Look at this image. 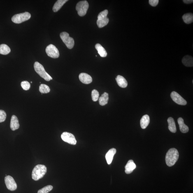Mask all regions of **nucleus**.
<instances>
[{"label":"nucleus","instance_id":"obj_3","mask_svg":"<svg viewBox=\"0 0 193 193\" xmlns=\"http://www.w3.org/2000/svg\"><path fill=\"white\" fill-rule=\"evenodd\" d=\"M35 71L42 78L47 81L53 79L45 71L43 65L38 62H35L34 65Z\"/></svg>","mask_w":193,"mask_h":193},{"label":"nucleus","instance_id":"obj_25","mask_svg":"<svg viewBox=\"0 0 193 193\" xmlns=\"http://www.w3.org/2000/svg\"><path fill=\"white\" fill-rule=\"evenodd\" d=\"M11 50L8 45L5 44L0 45V54L3 55H7L10 53Z\"/></svg>","mask_w":193,"mask_h":193},{"label":"nucleus","instance_id":"obj_2","mask_svg":"<svg viewBox=\"0 0 193 193\" xmlns=\"http://www.w3.org/2000/svg\"><path fill=\"white\" fill-rule=\"evenodd\" d=\"M47 171V168L45 165L42 164L37 165L33 170V179L34 181H38L42 178L46 174Z\"/></svg>","mask_w":193,"mask_h":193},{"label":"nucleus","instance_id":"obj_30","mask_svg":"<svg viewBox=\"0 0 193 193\" xmlns=\"http://www.w3.org/2000/svg\"><path fill=\"white\" fill-rule=\"evenodd\" d=\"M7 114L4 110H0V123L4 122L6 120Z\"/></svg>","mask_w":193,"mask_h":193},{"label":"nucleus","instance_id":"obj_24","mask_svg":"<svg viewBox=\"0 0 193 193\" xmlns=\"http://www.w3.org/2000/svg\"><path fill=\"white\" fill-rule=\"evenodd\" d=\"M182 19L186 24H189L193 22V15L192 13H186L182 16Z\"/></svg>","mask_w":193,"mask_h":193},{"label":"nucleus","instance_id":"obj_31","mask_svg":"<svg viewBox=\"0 0 193 193\" xmlns=\"http://www.w3.org/2000/svg\"><path fill=\"white\" fill-rule=\"evenodd\" d=\"M159 0H150L149 1V4L153 7H156L158 4Z\"/></svg>","mask_w":193,"mask_h":193},{"label":"nucleus","instance_id":"obj_11","mask_svg":"<svg viewBox=\"0 0 193 193\" xmlns=\"http://www.w3.org/2000/svg\"><path fill=\"white\" fill-rule=\"evenodd\" d=\"M171 96L172 99L177 104L183 106L187 105V101L176 92L173 91L171 93Z\"/></svg>","mask_w":193,"mask_h":193},{"label":"nucleus","instance_id":"obj_15","mask_svg":"<svg viewBox=\"0 0 193 193\" xmlns=\"http://www.w3.org/2000/svg\"><path fill=\"white\" fill-rule=\"evenodd\" d=\"M182 63L187 67H192L193 66V58L191 56L186 55L182 59Z\"/></svg>","mask_w":193,"mask_h":193},{"label":"nucleus","instance_id":"obj_19","mask_svg":"<svg viewBox=\"0 0 193 193\" xmlns=\"http://www.w3.org/2000/svg\"><path fill=\"white\" fill-rule=\"evenodd\" d=\"M150 122V118L149 116L147 115L143 116L140 120V125L142 129H146Z\"/></svg>","mask_w":193,"mask_h":193},{"label":"nucleus","instance_id":"obj_28","mask_svg":"<svg viewBox=\"0 0 193 193\" xmlns=\"http://www.w3.org/2000/svg\"><path fill=\"white\" fill-rule=\"evenodd\" d=\"M91 96H92V100L96 102L99 99V93L97 90L94 89L92 91Z\"/></svg>","mask_w":193,"mask_h":193},{"label":"nucleus","instance_id":"obj_14","mask_svg":"<svg viewBox=\"0 0 193 193\" xmlns=\"http://www.w3.org/2000/svg\"><path fill=\"white\" fill-rule=\"evenodd\" d=\"M136 167V164L132 160L128 161L125 167V173L127 174L132 173L133 170Z\"/></svg>","mask_w":193,"mask_h":193},{"label":"nucleus","instance_id":"obj_16","mask_svg":"<svg viewBox=\"0 0 193 193\" xmlns=\"http://www.w3.org/2000/svg\"><path fill=\"white\" fill-rule=\"evenodd\" d=\"M116 80L117 83L120 87L122 88H125L127 87V82L124 77L120 75H117Z\"/></svg>","mask_w":193,"mask_h":193},{"label":"nucleus","instance_id":"obj_23","mask_svg":"<svg viewBox=\"0 0 193 193\" xmlns=\"http://www.w3.org/2000/svg\"><path fill=\"white\" fill-rule=\"evenodd\" d=\"M99 99V105L102 106H105L108 103L109 99L108 94L105 92L102 95Z\"/></svg>","mask_w":193,"mask_h":193},{"label":"nucleus","instance_id":"obj_17","mask_svg":"<svg viewBox=\"0 0 193 193\" xmlns=\"http://www.w3.org/2000/svg\"><path fill=\"white\" fill-rule=\"evenodd\" d=\"M116 152V150L115 148H112L108 151L106 155V159L107 163L108 164H111L113 160L114 156Z\"/></svg>","mask_w":193,"mask_h":193},{"label":"nucleus","instance_id":"obj_7","mask_svg":"<svg viewBox=\"0 0 193 193\" xmlns=\"http://www.w3.org/2000/svg\"><path fill=\"white\" fill-rule=\"evenodd\" d=\"M61 39L68 48L71 49L74 46L75 42L72 38L69 37V34L66 32L61 33L60 35Z\"/></svg>","mask_w":193,"mask_h":193},{"label":"nucleus","instance_id":"obj_5","mask_svg":"<svg viewBox=\"0 0 193 193\" xmlns=\"http://www.w3.org/2000/svg\"><path fill=\"white\" fill-rule=\"evenodd\" d=\"M31 18V15L29 12L17 14L12 17V22L16 24H20L29 20Z\"/></svg>","mask_w":193,"mask_h":193},{"label":"nucleus","instance_id":"obj_1","mask_svg":"<svg viewBox=\"0 0 193 193\" xmlns=\"http://www.w3.org/2000/svg\"><path fill=\"white\" fill-rule=\"evenodd\" d=\"M179 158V153L176 148H172L167 153L166 162L168 166L171 167L175 165Z\"/></svg>","mask_w":193,"mask_h":193},{"label":"nucleus","instance_id":"obj_10","mask_svg":"<svg viewBox=\"0 0 193 193\" xmlns=\"http://www.w3.org/2000/svg\"><path fill=\"white\" fill-rule=\"evenodd\" d=\"M5 182L9 190L14 191L17 189V184L13 177L10 176H6L5 178Z\"/></svg>","mask_w":193,"mask_h":193},{"label":"nucleus","instance_id":"obj_26","mask_svg":"<svg viewBox=\"0 0 193 193\" xmlns=\"http://www.w3.org/2000/svg\"><path fill=\"white\" fill-rule=\"evenodd\" d=\"M39 92L42 94H47L50 92V89L48 86L45 84H41L39 87Z\"/></svg>","mask_w":193,"mask_h":193},{"label":"nucleus","instance_id":"obj_18","mask_svg":"<svg viewBox=\"0 0 193 193\" xmlns=\"http://www.w3.org/2000/svg\"><path fill=\"white\" fill-rule=\"evenodd\" d=\"M178 122L179 126L181 132L183 133H186L189 131V128L184 123L183 119L180 117L178 119Z\"/></svg>","mask_w":193,"mask_h":193},{"label":"nucleus","instance_id":"obj_33","mask_svg":"<svg viewBox=\"0 0 193 193\" xmlns=\"http://www.w3.org/2000/svg\"><path fill=\"white\" fill-rule=\"evenodd\" d=\"M32 83V82H31V83Z\"/></svg>","mask_w":193,"mask_h":193},{"label":"nucleus","instance_id":"obj_27","mask_svg":"<svg viewBox=\"0 0 193 193\" xmlns=\"http://www.w3.org/2000/svg\"><path fill=\"white\" fill-rule=\"evenodd\" d=\"M53 189V187L51 185H48L39 189L38 193H48Z\"/></svg>","mask_w":193,"mask_h":193},{"label":"nucleus","instance_id":"obj_12","mask_svg":"<svg viewBox=\"0 0 193 193\" xmlns=\"http://www.w3.org/2000/svg\"><path fill=\"white\" fill-rule=\"evenodd\" d=\"M79 78L80 81L84 84H90L92 81V77L86 73H80L79 76Z\"/></svg>","mask_w":193,"mask_h":193},{"label":"nucleus","instance_id":"obj_8","mask_svg":"<svg viewBox=\"0 0 193 193\" xmlns=\"http://www.w3.org/2000/svg\"><path fill=\"white\" fill-rule=\"evenodd\" d=\"M45 52L49 57L53 58H57L59 57L58 50L55 45L50 44L48 45L45 49Z\"/></svg>","mask_w":193,"mask_h":193},{"label":"nucleus","instance_id":"obj_13","mask_svg":"<svg viewBox=\"0 0 193 193\" xmlns=\"http://www.w3.org/2000/svg\"><path fill=\"white\" fill-rule=\"evenodd\" d=\"M19 120L17 117L15 115L12 116L10 121V129L12 131H15L19 129Z\"/></svg>","mask_w":193,"mask_h":193},{"label":"nucleus","instance_id":"obj_22","mask_svg":"<svg viewBox=\"0 0 193 193\" xmlns=\"http://www.w3.org/2000/svg\"><path fill=\"white\" fill-rule=\"evenodd\" d=\"M95 48L101 57H106L107 55L106 51L100 44H96L95 45Z\"/></svg>","mask_w":193,"mask_h":193},{"label":"nucleus","instance_id":"obj_6","mask_svg":"<svg viewBox=\"0 0 193 193\" xmlns=\"http://www.w3.org/2000/svg\"><path fill=\"white\" fill-rule=\"evenodd\" d=\"M89 8V4L86 1H80L77 3L76 6V10L78 14L80 16L83 17L87 13Z\"/></svg>","mask_w":193,"mask_h":193},{"label":"nucleus","instance_id":"obj_4","mask_svg":"<svg viewBox=\"0 0 193 193\" xmlns=\"http://www.w3.org/2000/svg\"><path fill=\"white\" fill-rule=\"evenodd\" d=\"M108 13L107 10H105L100 12L98 15L96 23L99 28H103L108 23L109 19L107 17Z\"/></svg>","mask_w":193,"mask_h":193},{"label":"nucleus","instance_id":"obj_29","mask_svg":"<svg viewBox=\"0 0 193 193\" xmlns=\"http://www.w3.org/2000/svg\"><path fill=\"white\" fill-rule=\"evenodd\" d=\"M21 86L22 88L25 91L29 90L31 87L30 83L27 81L22 82L21 83Z\"/></svg>","mask_w":193,"mask_h":193},{"label":"nucleus","instance_id":"obj_21","mask_svg":"<svg viewBox=\"0 0 193 193\" xmlns=\"http://www.w3.org/2000/svg\"><path fill=\"white\" fill-rule=\"evenodd\" d=\"M68 1V0H58L54 4L53 8V12H56L58 11L65 3Z\"/></svg>","mask_w":193,"mask_h":193},{"label":"nucleus","instance_id":"obj_32","mask_svg":"<svg viewBox=\"0 0 193 193\" xmlns=\"http://www.w3.org/2000/svg\"><path fill=\"white\" fill-rule=\"evenodd\" d=\"M183 2L185 4H189L193 2L192 0H183Z\"/></svg>","mask_w":193,"mask_h":193},{"label":"nucleus","instance_id":"obj_9","mask_svg":"<svg viewBox=\"0 0 193 193\" xmlns=\"http://www.w3.org/2000/svg\"><path fill=\"white\" fill-rule=\"evenodd\" d=\"M61 138L63 141L72 145H76L77 141L74 135L68 132H64L61 135Z\"/></svg>","mask_w":193,"mask_h":193},{"label":"nucleus","instance_id":"obj_20","mask_svg":"<svg viewBox=\"0 0 193 193\" xmlns=\"http://www.w3.org/2000/svg\"><path fill=\"white\" fill-rule=\"evenodd\" d=\"M168 124V129L173 133H176L177 131L176 127L174 120L173 118L170 117L167 120Z\"/></svg>","mask_w":193,"mask_h":193}]
</instances>
